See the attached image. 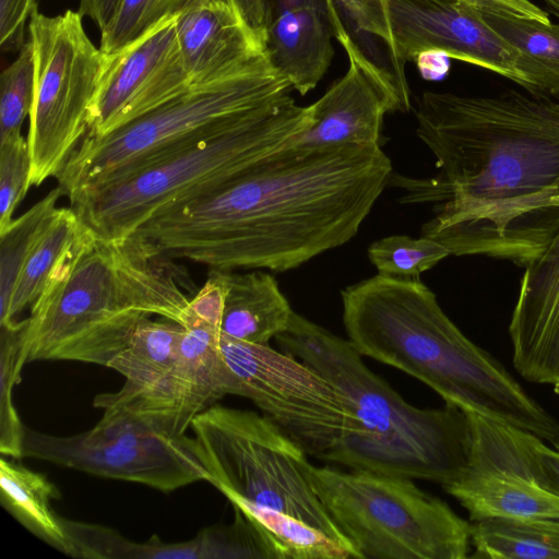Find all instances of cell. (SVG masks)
<instances>
[{
    "mask_svg": "<svg viewBox=\"0 0 559 559\" xmlns=\"http://www.w3.org/2000/svg\"><path fill=\"white\" fill-rule=\"evenodd\" d=\"M416 134L438 174L392 173L400 203H432L420 236L453 255L525 266L559 230V100L514 88L492 95L426 91Z\"/></svg>",
    "mask_w": 559,
    "mask_h": 559,
    "instance_id": "6da1fadb",
    "label": "cell"
},
{
    "mask_svg": "<svg viewBox=\"0 0 559 559\" xmlns=\"http://www.w3.org/2000/svg\"><path fill=\"white\" fill-rule=\"evenodd\" d=\"M392 173L378 145L290 146L136 231L174 259L284 272L355 237Z\"/></svg>",
    "mask_w": 559,
    "mask_h": 559,
    "instance_id": "7a4b0ae2",
    "label": "cell"
},
{
    "mask_svg": "<svg viewBox=\"0 0 559 559\" xmlns=\"http://www.w3.org/2000/svg\"><path fill=\"white\" fill-rule=\"evenodd\" d=\"M194 286L152 239L135 231L103 240L85 226L31 307L21 360L108 364L139 322L159 316L183 325Z\"/></svg>",
    "mask_w": 559,
    "mask_h": 559,
    "instance_id": "3957f363",
    "label": "cell"
},
{
    "mask_svg": "<svg viewBox=\"0 0 559 559\" xmlns=\"http://www.w3.org/2000/svg\"><path fill=\"white\" fill-rule=\"evenodd\" d=\"M356 349L436 391L445 404L527 430L559 448V420L467 338L419 278L377 274L341 293Z\"/></svg>",
    "mask_w": 559,
    "mask_h": 559,
    "instance_id": "277c9868",
    "label": "cell"
},
{
    "mask_svg": "<svg viewBox=\"0 0 559 559\" xmlns=\"http://www.w3.org/2000/svg\"><path fill=\"white\" fill-rule=\"evenodd\" d=\"M275 340L281 350L313 368L344 400L342 436L322 460L441 486L465 471L469 428L463 411L448 404L432 409L408 404L366 366L349 340L296 312Z\"/></svg>",
    "mask_w": 559,
    "mask_h": 559,
    "instance_id": "5b68a950",
    "label": "cell"
},
{
    "mask_svg": "<svg viewBox=\"0 0 559 559\" xmlns=\"http://www.w3.org/2000/svg\"><path fill=\"white\" fill-rule=\"evenodd\" d=\"M191 429L209 483L243 514L270 559H358L313 488L308 454L267 417L215 403Z\"/></svg>",
    "mask_w": 559,
    "mask_h": 559,
    "instance_id": "8992f818",
    "label": "cell"
},
{
    "mask_svg": "<svg viewBox=\"0 0 559 559\" xmlns=\"http://www.w3.org/2000/svg\"><path fill=\"white\" fill-rule=\"evenodd\" d=\"M313 107L290 95L250 118L200 132L68 197L97 238L135 233L166 205L212 190L294 145L313 124Z\"/></svg>",
    "mask_w": 559,
    "mask_h": 559,
    "instance_id": "52a82bcc",
    "label": "cell"
},
{
    "mask_svg": "<svg viewBox=\"0 0 559 559\" xmlns=\"http://www.w3.org/2000/svg\"><path fill=\"white\" fill-rule=\"evenodd\" d=\"M313 488L358 559H465L471 522L412 478L330 466L310 471Z\"/></svg>",
    "mask_w": 559,
    "mask_h": 559,
    "instance_id": "ba28073f",
    "label": "cell"
},
{
    "mask_svg": "<svg viewBox=\"0 0 559 559\" xmlns=\"http://www.w3.org/2000/svg\"><path fill=\"white\" fill-rule=\"evenodd\" d=\"M292 91V83L270 55L229 76L192 84L106 135H85L56 177L58 187L68 198L200 132L263 112L290 96Z\"/></svg>",
    "mask_w": 559,
    "mask_h": 559,
    "instance_id": "9c48e42d",
    "label": "cell"
},
{
    "mask_svg": "<svg viewBox=\"0 0 559 559\" xmlns=\"http://www.w3.org/2000/svg\"><path fill=\"white\" fill-rule=\"evenodd\" d=\"M34 94L27 141L31 187L57 177L91 129L109 57L87 37L79 12L32 13Z\"/></svg>",
    "mask_w": 559,
    "mask_h": 559,
    "instance_id": "30bf717a",
    "label": "cell"
},
{
    "mask_svg": "<svg viewBox=\"0 0 559 559\" xmlns=\"http://www.w3.org/2000/svg\"><path fill=\"white\" fill-rule=\"evenodd\" d=\"M24 456L163 492L210 479L192 438L156 433L129 415L111 409H105L92 429L73 436L25 428Z\"/></svg>",
    "mask_w": 559,
    "mask_h": 559,
    "instance_id": "8fae6325",
    "label": "cell"
},
{
    "mask_svg": "<svg viewBox=\"0 0 559 559\" xmlns=\"http://www.w3.org/2000/svg\"><path fill=\"white\" fill-rule=\"evenodd\" d=\"M219 347L235 379L234 395L251 400L308 455L322 460L344 429L338 391L313 368L269 344L221 333Z\"/></svg>",
    "mask_w": 559,
    "mask_h": 559,
    "instance_id": "7c38bea8",
    "label": "cell"
},
{
    "mask_svg": "<svg viewBox=\"0 0 559 559\" xmlns=\"http://www.w3.org/2000/svg\"><path fill=\"white\" fill-rule=\"evenodd\" d=\"M382 43L406 111L412 107L405 64L438 53L500 74L526 90L519 51L461 0H381Z\"/></svg>",
    "mask_w": 559,
    "mask_h": 559,
    "instance_id": "4fadbf2b",
    "label": "cell"
},
{
    "mask_svg": "<svg viewBox=\"0 0 559 559\" xmlns=\"http://www.w3.org/2000/svg\"><path fill=\"white\" fill-rule=\"evenodd\" d=\"M173 366L152 385L95 396L94 406L118 411L150 430L178 438L192 420L224 395H234L235 379L219 347L221 329L187 317Z\"/></svg>",
    "mask_w": 559,
    "mask_h": 559,
    "instance_id": "5bb4252c",
    "label": "cell"
},
{
    "mask_svg": "<svg viewBox=\"0 0 559 559\" xmlns=\"http://www.w3.org/2000/svg\"><path fill=\"white\" fill-rule=\"evenodd\" d=\"M176 19H163L109 57L86 135L103 136L153 110L191 85L179 49Z\"/></svg>",
    "mask_w": 559,
    "mask_h": 559,
    "instance_id": "9a60e30c",
    "label": "cell"
},
{
    "mask_svg": "<svg viewBox=\"0 0 559 559\" xmlns=\"http://www.w3.org/2000/svg\"><path fill=\"white\" fill-rule=\"evenodd\" d=\"M343 49L346 73L312 104L314 122L293 146H381L384 115L406 112L394 76L372 64L354 44Z\"/></svg>",
    "mask_w": 559,
    "mask_h": 559,
    "instance_id": "2e32d148",
    "label": "cell"
},
{
    "mask_svg": "<svg viewBox=\"0 0 559 559\" xmlns=\"http://www.w3.org/2000/svg\"><path fill=\"white\" fill-rule=\"evenodd\" d=\"M509 335L518 373L559 394V230L525 265Z\"/></svg>",
    "mask_w": 559,
    "mask_h": 559,
    "instance_id": "e0dca14e",
    "label": "cell"
},
{
    "mask_svg": "<svg viewBox=\"0 0 559 559\" xmlns=\"http://www.w3.org/2000/svg\"><path fill=\"white\" fill-rule=\"evenodd\" d=\"M234 510L230 525L206 527L180 543H165L156 535L135 543L107 526L61 518L66 555L85 559H269L254 528L237 508Z\"/></svg>",
    "mask_w": 559,
    "mask_h": 559,
    "instance_id": "ac0fdd59",
    "label": "cell"
},
{
    "mask_svg": "<svg viewBox=\"0 0 559 559\" xmlns=\"http://www.w3.org/2000/svg\"><path fill=\"white\" fill-rule=\"evenodd\" d=\"M176 33L192 84L240 72L269 55L264 36L245 21L236 1H215L177 15Z\"/></svg>",
    "mask_w": 559,
    "mask_h": 559,
    "instance_id": "d6986e66",
    "label": "cell"
},
{
    "mask_svg": "<svg viewBox=\"0 0 559 559\" xmlns=\"http://www.w3.org/2000/svg\"><path fill=\"white\" fill-rule=\"evenodd\" d=\"M333 36L323 0H267L269 55L301 96L326 73L334 55Z\"/></svg>",
    "mask_w": 559,
    "mask_h": 559,
    "instance_id": "ffe728a7",
    "label": "cell"
},
{
    "mask_svg": "<svg viewBox=\"0 0 559 559\" xmlns=\"http://www.w3.org/2000/svg\"><path fill=\"white\" fill-rule=\"evenodd\" d=\"M464 413L469 428L466 467L515 476L559 497V448L527 430Z\"/></svg>",
    "mask_w": 559,
    "mask_h": 559,
    "instance_id": "44dd1931",
    "label": "cell"
},
{
    "mask_svg": "<svg viewBox=\"0 0 559 559\" xmlns=\"http://www.w3.org/2000/svg\"><path fill=\"white\" fill-rule=\"evenodd\" d=\"M468 512L469 521L485 518H547L559 520V497L522 478L466 467L442 486Z\"/></svg>",
    "mask_w": 559,
    "mask_h": 559,
    "instance_id": "7402d4cb",
    "label": "cell"
},
{
    "mask_svg": "<svg viewBox=\"0 0 559 559\" xmlns=\"http://www.w3.org/2000/svg\"><path fill=\"white\" fill-rule=\"evenodd\" d=\"M227 285L221 333L249 343L269 344L287 330L294 311L274 276L263 271L227 270Z\"/></svg>",
    "mask_w": 559,
    "mask_h": 559,
    "instance_id": "603a6c76",
    "label": "cell"
},
{
    "mask_svg": "<svg viewBox=\"0 0 559 559\" xmlns=\"http://www.w3.org/2000/svg\"><path fill=\"white\" fill-rule=\"evenodd\" d=\"M60 499L58 488L43 474L22 464L0 460V502L26 530L55 549L67 552L61 516L51 507Z\"/></svg>",
    "mask_w": 559,
    "mask_h": 559,
    "instance_id": "cb8c5ba5",
    "label": "cell"
},
{
    "mask_svg": "<svg viewBox=\"0 0 559 559\" xmlns=\"http://www.w3.org/2000/svg\"><path fill=\"white\" fill-rule=\"evenodd\" d=\"M473 557L559 559V520L485 518L471 521Z\"/></svg>",
    "mask_w": 559,
    "mask_h": 559,
    "instance_id": "d4e9b609",
    "label": "cell"
},
{
    "mask_svg": "<svg viewBox=\"0 0 559 559\" xmlns=\"http://www.w3.org/2000/svg\"><path fill=\"white\" fill-rule=\"evenodd\" d=\"M84 225L69 207H58L28 253L0 325L15 321L39 297L50 276L80 238Z\"/></svg>",
    "mask_w": 559,
    "mask_h": 559,
    "instance_id": "484cf974",
    "label": "cell"
},
{
    "mask_svg": "<svg viewBox=\"0 0 559 559\" xmlns=\"http://www.w3.org/2000/svg\"><path fill=\"white\" fill-rule=\"evenodd\" d=\"M483 15L519 51V70L526 90L559 97V24L485 12Z\"/></svg>",
    "mask_w": 559,
    "mask_h": 559,
    "instance_id": "4316f807",
    "label": "cell"
},
{
    "mask_svg": "<svg viewBox=\"0 0 559 559\" xmlns=\"http://www.w3.org/2000/svg\"><path fill=\"white\" fill-rule=\"evenodd\" d=\"M185 326L173 320L142 319L129 345L109 364L108 368L126 378L124 391H136L152 385L173 366Z\"/></svg>",
    "mask_w": 559,
    "mask_h": 559,
    "instance_id": "83f0119b",
    "label": "cell"
},
{
    "mask_svg": "<svg viewBox=\"0 0 559 559\" xmlns=\"http://www.w3.org/2000/svg\"><path fill=\"white\" fill-rule=\"evenodd\" d=\"M61 195L57 187L0 231V316L5 313L23 264Z\"/></svg>",
    "mask_w": 559,
    "mask_h": 559,
    "instance_id": "f1b7e54d",
    "label": "cell"
},
{
    "mask_svg": "<svg viewBox=\"0 0 559 559\" xmlns=\"http://www.w3.org/2000/svg\"><path fill=\"white\" fill-rule=\"evenodd\" d=\"M323 1L338 44L342 47L354 44L372 64L392 74L382 43L384 25L381 0Z\"/></svg>",
    "mask_w": 559,
    "mask_h": 559,
    "instance_id": "f546056e",
    "label": "cell"
},
{
    "mask_svg": "<svg viewBox=\"0 0 559 559\" xmlns=\"http://www.w3.org/2000/svg\"><path fill=\"white\" fill-rule=\"evenodd\" d=\"M25 319L0 325V453L23 457L25 428L13 404V388L20 382L22 332Z\"/></svg>",
    "mask_w": 559,
    "mask_h": 559,
    "instance_id": "4dcf8cb0",
    "label": "cell"
},
{
    "mask_svg": "<svg viewBox=\"0 0 559 559\" xmlns=\"http://www.w3.org/2000/svg\"><path fill=\"white\" fill-rule=\"evenodd\" d=\"M449 255L451 252L447 247L424 236H388L368 248L369 261L379 274L403 278H418Z\"/></svg>",
    "mask_w": 559,
    "mask_h": 559,
    "instance_id": "1f68e13d",
    "label": "cell"
},
{
    "mask_svg": "<svg viewBox=\"0 0 559 559\" xmlns=\"http://www.w3.org/2000/svg\"><path fill=\"white\" fill-rule=\"evenodd\" d=\"M215 1L235 0H124L111 27L102 34L99 48L111 57L144 36L163 19Z\"/></svg>",
    "mask_w": 559,
    "mask_h": 559,
    "instance_id": "d6a6232c",
    "label": "cell"
},
{
    "mask_svg": "<svg viewBox=\"0 0 559 559\" xmlns=\"http://www.w3.org/2000/svg\"><path fill=\"white\" fill-rule=\"evenodd\" d=\"M34 94V52L28 40L0 76V142L21 135Z\"/></svg>",
    "mask_w": 559,
    "mask_h": 559,
    "instance_id": "836d02e7",
    "label": "cell"
},
{
    "mask_svg": "<svg viewBox=\"0 0 559 559\" xmlns=\"http://www.w3.org/2000/svg\"><path fill=\"white\" fill-rule=\"evenodd\" d=\"M31 153L22 134L0 142V231L12 221L29 183Z\"/></svg>",
    "mask_w": 559,
    "mask_h": 559,
    "instance_id": "e575fe53",
    "label": "cell"
},
{
    "mask_svg": "<svg viewBox=\"0 0 559 559\" xmlns=\"http://www.w3.org/2000/svg\"><path fill=\"white\" fill-rule=\"evenodd\" d=\"M227 288V270L210 269L205 284L189 300L186 318L191 317L221 329Z\"/></svg>",
    "mask_w": 559,
    "mask_h": 559,
    "instance_id": "d590c367",
    "label": "cell"
},
{
    "mask_svg": "<svg viewBox=\"0 0 559 559\" xmlns=\"http://www.w3.org/2000/svg\"><path fill=\"white\" fill-rule=\"evenodd\" d=\"M36 10V0H0V47L2 52L20 51L25 26Z\"/></svg>",
    "mask_w": 559,
    "mask_h": 559,
    "instance_id": "8d00e7d4",
    "label": "cell"
},
{
    "mask_svg": "<svg viewBox=\"0 0 559 559\" xmlns=\"http://www.w3.org/2000/svg\"><path fill=\"white\" fill-rule=\"evenodd\" d=\"M465 1L485 13L499 16H510L533 20L550 24L549 14L530 0H461Z\"/></svg>",
    "mask_w": 559,
    "mask_h": 559,
    "instance_id": "74e56055",
    "label": "cell"
},
{
    "mask_svg": "<svg viewBox=\"0 0 559 559\" xmlns=\"http://www.w3.org/2000/svg\"><path fill=\"white\" fill-rule=\"evenodd\" d=\"M123 3L124 0H80L78 12L91 17L104 34L116 21Z\"/></svg>",
    "mask_w": 559,
    "mask_h": 559,
    "instance_id": "f35d334b",
    "label": "cell"
},
{
    "mask_svg": "<svg viewBox=\"0 0 559 559\" xmlns=\"http://www.w3.org/2000/svg\"><path fill=\"white\" fill-rule=\"evenodd\" d=\"M247 24L264 36L267 20V0H235Z\"/></svg>",
    "mask_w": 559,
    "mask_h": 559,
    "instance_id": "ab89813d",
    "label": "cell"
},
{
    "mask_svg": "<svg viewBox=\"0 0 559 559\" xmlns=\"http://www.w3.org/2000/svg\"><path fill=\"white\" fill-rule=\"evenodd\" d=\"M551 13L559 19V0H543Z\"/></svg>",
    "mask_w": 559,
    "mask_h": 559,
    "instance_id": "60d3db41",
    "label": "cell"
}]
</instances>
